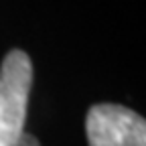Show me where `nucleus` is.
I'll return each instance as SVG.
<instances>
[{"label": "nucleus", "mask_w": 146, "mask_h": 146, "mask_svg": "<svg viewBox=\"0 0 146 146\" xmlns=\"http://www.w3.org/2000/svg\"><path fill=\"white\" fill-rule=\"evenodd\" d=\"M33 63L25 51H10L0 65V146H16L25 132Z\"/></svg>", "instance_id": "1"}, {"label": "nucleus", "mask_w": 146, "mask_h": 146, "mask_svg": "<svg viewBox=\"0 0 146 146\" xmlns=\"http://www.w3.org/2000/svg\"><path fill=\"white\" fill-rule=\"evenodd\" d=\"M85 132L89 146H146L142 116L116 104H98L87 112Z\"/></svg>", "instance_id": "2"}, {"label": "nucleus", "mask_w": 146, "mask_h": 146, "mask_svg": "<svg viewBox=\"0 0 146 146\" xmlns=\"http://www.w3.org/2000/svg\"><path fill=\"white\" fill-rule=\"evenodd\" d=\"M16 146H39V140H36L33 134L23 132V134H21V138L16 140Z\"/></svg>", "instance_id": "3"}]
</instances>
